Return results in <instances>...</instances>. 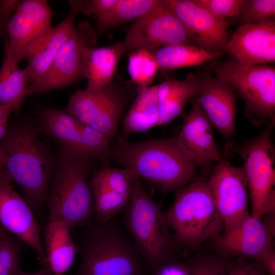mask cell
Here are the masks:
<instances>
[{
	"label": "cell",
	"instance_id": "cell-1",
	"mask_svg": "<svg viewBox=\"0 0 275 275\" xmlns=\"http://www.w3.org/2000/svg\"><path fill=\"white\" fill-rule=\"evenodd\" d=\"M42 132L38 123L22 120L8 127L0 141L7 157L5 171L39 215L43 212L57 162L41 140Z\"/></svg>",
	"mask_w": 275,
	"mask_h": 275
},
{
	"label": "cell",
	"instance_id": "cell-2",
	"mask_svg": "<svg viewBox=\"0 0 275 275\" xmlns=\"http://www.w3.org/2000/svg\"><path fill=\"white\" fill-rule=\"evenodd\" d=\"M110 159L147 180L163 194L175 191L196 176V167L177 136L130 142L119 136L110 146Z\"/></svg>",
	"mask_w": 275,
	"mask_h": 275
},
{
	"label": "cell",
	"instance_id": "cell-3",
	"mask_svg": "<svg viewBox=\"0 0 275 275\" xmlns=\"http://www.w3.org/2000/svg\"><path fill=\"white\" fill-rule=\"evenodd\" d=\"M91 158L60 146L45 200L47 219L57 218L70 229L93 222L94 205L89 178Z\"/></svg>",
	"mask_w": 275,
	"mask_h": 275
},
{
	"label": "cell",
	"instance_id": "cell-4",
	"mask_svg": "<svg viewBox=\"0 0 275 275\" xmlns=\"http://www.w3.org/2000/svg\"><path fill=\"white\" fill-rule=\"evenodd\" d=\"M75 242L80 256L74 275H144L146 263L113 221L82 227Z\"/></svg>",
	"mask_w": 275,
	"mask_h": 275
},
{
	"label": "cell",
	"instance_id": "cell-5",
	"mask_svg": "<svg viewBox=\"0 0 275 275\" xmlns=\"http://www.w3.org/2000/svg\"><path fill=\"white\" fill-rule=\"evenodd\" d=\"M124 221L131 240L153 270L174 258L178 244L171 232L165 212L145 190L141 179L134 174Z\"/></svg>",
	"mask_w": 275,
	"mask_h": 275
},
{
	"label": "cell",
	"instance_id": "cell-6",
	"mask_svg": "<svg viewBox=\"0 0 275 275\" xmlns=\"http://www.w3.org/2000/svg\"><path fill=\"white\" fill-rule=\"evenodd\" d=\"M175 192L165 214L178 245L194 249L221 234L223 222L207 181L195 176Z\"/></svg>",
	"mask_w": 275,
	"mask_h": 275
},
{
	"label": "cell",
	"instance_id": "cell-7",
	"mask_svg": "<svg viewBox=\"0 0 275 275\" xmlns=\"http://www.w3.org/2000/svg\"><path fill=\"white\" fill-rule=\"evenodd\" d=\"M244 101V114L254 125L275 124V68L265 65H243L235 59L226 60L213 68Z\"/></svg>",
	"mask_w": 275,
	"mask_h": 275
},
{
	"label": "cell",
	"instance_id": "cell-8",
	"mask_svg": "<svg viewBox=\"0 0 275 275\" xmlns=\"http://www.w3.org/2000/svg\"><path fill=\"white\" fill-rule=\"evenodd\" d=\"M274 126H266L257 136L240 145L228 143L225 146L226 154H238L242 159L250 214L258 218L275 210V152L271 141Z\"/></svg>",
	"mask_w": 275,
	"mask_h": 275
},
{
	"label": "cell",
	"instance_id": "cell-9",
	"mask_svg": "<svg viewBox=\"0 0 275 275\" xmlns=\"http://www.w3.org/2000/svg\"><path fill=\"white\" fill-rule=\"evenodd\" d=\"M137 93L138 88L130 80H123L116 73L97 92L76 91L65 111L110 141L117 134L123 113Z\"/></svg>",
	"mask_w": 275,
	"mask_h": 275
},
{
	"label": "cell",
	"instance_id": "cell-10",
	"mask_svg": "<svg viewBox=\"0 0 275 275\" xmlns=\"http://www.w3.org/2000/svg\"><path fill=\"white\" fill-rule=\"evenodd\" d=\"M97 36L87 21L78 23L63 44L47 71L28 85V96L41 94L70 86L84 78V60L86 50L95 47Z\"/></svg>",
	"mask_w": 275,
	"mask_h": 275
},
{
	"label": "cell",
	"instance_id": "cell-11",
	"mask_svg": "<svg viewBox=\"0 0 275 275\" xmlns=\"http://www.w3.org/2000/svg\"><path fill=\"white\" fill-rule=\"evenodd\" d=\"M38 123L42 132L60 146L105 163L111 160L110 141L65 110L41 108Z\"/></svg>",
	"mask_w": 275,
	"mask_h": 275
},
{
	"label": "cell",
	"instance_id": "cell-12",
	"mask_svg": "<svg viewBox=\"0 0 275 275\" xmlns=\"http://www.w3.org/2000/svg\"><path fill=\"white\" fill-rule=\"evenodd\" d=\"M124 53L139 49L154 50L177 45H194L168 0L159 3L127 29L121 41Z\"/></svg>",
	"mask_w": 275,
	"mask_h": 275
},
{
	"label": "cell",
	"instance_id": "cell-13",
	"mask_svg": "<svg viewBox=\"0 0 275 275\" xmlns=\"http://www.w3.org/2000/svg\"><path fill=\"white\" fill-rule=\"evenodd\" d=\"M207 182L223 222V232L250 215L248 185L242 167L233 166L223 157L217 162Z\"/></svg>",
	"mask_w": 275,
	"mask_h": 275
},
{
	"label": "cell",
	"instance_id": "cell-14",
	"mask_svg": "<svg viewBox=\"0 0 275 275\" xmlns=\"http://www.w3.org/2000/svg\"><path fill=\"white\" fill-rule=\"evenodd\" d=\"M52 12L47 1L19 2L6 25V43L17 63L26 58L37 42L52 28Z\"/></svg>",
	"mask_w": 275,
	"mask_h": 275
},
{
	"label": "cell",
	"instance_id": "cell-15",
	"mask_svg": "<svg viewBox=\"0 0 275 275\" xmlns=\"http://www.w3.org/2000/svg\"><path fill=\"white\" fill-rule=\"evenodd\" d=\"M12 182L5 171L0 178V226L33 248L40 264L47 266L41 228L31 206L15 190Z\"/></svg>",
	"mask_w": 275,
	"mask_h": 275
},
{
	"label": "cell",
	"instance_id": "cell-16",
	"mask_svg": "<svg viewBox=\"0 0 275 275\" xmlns=\"http://www.w3.org/2000/svg\"><path fill=\"white\" fill-rule=\"evenodd\" d=\"M194 44L221 56L226 52L228 24L196 0H168Z\"/></svg>",
	"mask_w": 275,
	"mask_h": 275
},
{
	"label": "cell",
	"instance_id": "cell-17",
	"mask_svg": "<svg viewBox=\"0 0 275 275\" xmlns=\"http://www.w3.org/2000/svg\"><path fill=\"white\" fill-rule=\"evenodd\" d=\"M132 180L133 173L125 168L106 166L93 174L90 180L95 210L93 223H107L126 206L131 196Z\"/></svg>",
	"mask_w": 275,
	"mask_h": 275
},
{
	"label": "cell",
	"instance_id": "cell-18",
	"mask_svg": "<svg viewBox=\"0 0 275 275\" xmlns=\"http://www.w3.org/2000/svg\"><path fill=\"white\" fill-rule=\"evenodd\" d=\"M196 98L212 126L223 136L226 144L236 134L235 94L223 79L210 73L197 76Z\"/></svg>",
	"mask_w": 275,
	"mask_h": 275
},
{
	"label": "cell",
	"instance_id": "cell-19",
	"mask_svg": "<svg viewBox=\"0 0 275 275\" xmlns=\"http://www.w3.org/2000/svg\"><path fill=\"white\" fill-rule=\"evenodd\" d=\"M273 237L261 218L250 214L212 240L216 249L224 255L251 258L258 262L274 250Z\"/></svg>",
	"mask_w": 275,
	"mask_h": 275
},
{
	"label": "cell",
	"instance_id": "cell-20",
	"mask_svg": "<svg viewBox=\"0 0 275 275\" xmlns=\"http://www.w3.org/2000/svg\"><path fill=\"white\" fill-rule=\"evenodd\" d=\"M226 52L243 65L275 62V21L240 24L229 36Z\"/></svg>",
	"mask_w": 275,
	"mask_h": 275
},
{
	"label": "cell",
	"instance_id": "cell-21",
	"mask_svg": "<svg viewBox=\"0 0 275 275\" xmlns=\"http://www.w3.org/2000/svg\"><path fill=\"white\" fill-rule=\"evenodd\" d=\"M192 107L185 115L179 134L178 142L196 168L217 162L224 157L215 142L213 126L196 98Z\"/></svg>",
	"mask_w": 275,
	"mask_h": 275
},
{
	"label": "cell",
	"instance_id": "cell-22",
	"mask_svg": "<svg viewBox=\"0 0 275 275\" xmlns=\"http://www.w3.org/2000/svg\"><path fill=\"white\" fill-rule=\"evenodd\" d=\"M70 10L65 18L42 37L29 52L28 65L23 69L28 85L40 78L47 71L63 44L73 34L74 21L80 7L78 0L69 1Z\"/></svg>",
	"mask_w": 275,
	"mask_h": 275
},
{
	"label": "cell",
	"instance_id": "cell-23",
	"mask_svg": "<svg viewBox=\"0 0 275 275\" xmlns=\"http://www.w3.org/2000/svg\"><path fill=\"white\" fill-rule=\"evenodd\" d=\"M70 228L64 221L48 220L43 231L47 267L53 275H64L72 266L76 253Z\"/></svg>",
	"mask_w": 275,
	"mask_h": 275
},
{
	"label": "cell",
	"instance_id": "cell-24",
	"mask_svg": "<svg viewBox=\"0 0 275 275\" xmlns=\"http://www.w3.org/2000/svg\"><path fill=\"white\" fill-rule=\"evenodd\" d=\"M124 54L121 42L106 46L88 48L84 60V76L87 80L85 90L91 93L97 92L109 84Z\"/></svg>",
	"mask_w": 275,
	"mask_h": 275
},
{
	"label": "cell",
	"instance_id": "cell-25",
	"mask_svg": "<svg viewBox=\"0 0 275 275\" xmlns=\"http://www.w3.org/2000/svg\"><path fill=\"white\" fill-rule=\"evenodd\" d=\"M198 87L197 76L193 74L182 80L170 79L157 85L159 126L168 124L181 115L187 103L197 95Z\"/></svg>",
	"mask_w": 275,
	"mask_h": 275
},
{
	"label": "cell",
	"instance_id": "cell-26",
	"mask_svg": "<svg viewBox=\"0 0 275 275\" xmlns=\"http://www.w3.org/2000/svg\"><path fill=\"white\" fill-rule=\"evenodd\" d=\"M159 121L157 85L138 89V93L123 121V135L147 131L159 126Z\"/></svg>",
	"mask_w": 275,
	"mask_h": 275
},
{
	"label": "cell",
	"instance_id": "cell-27",
	"mask_svg": "<svg viewBox=\"0 0 275 275\" xmlns=\"http://www.w3.org/2000/svg\"><path fill=\"white\" fill-rule=\"evenodd\" d=\"M12 57L7 45L0 69V105L19 111L28 96V84L23 72Z\"/></svg>",
	"mask_w": 275,
	"mask_h": 275
},
{
	"label": "cell",
	"instance_id": "cell-28",
	"mask_svg": "<svg viewBox=\"0 0 275 275\" xmlns=\"http://www.w3.org/2000/svg\"><path fill=\"white\" fill-rule=\"evenodd\" d=\"M159 69L164 70L196 66L220 56L194 45L177 44L153 50Z\"/></svg>",
	"mask_w": 275,
	"mask_h": 275
},
{
	"label": "cell",
	"instance_id": "cell-29",
	"mask_svg": "<svg viewBox=\"0 0 275 275\" xmlns=\"http://www.w3.org/2000/svg\"><path fill=\"white\" fill-rule=\"evenodd\" d=\"M160 0H118L108 15L96 26L99 33L136 20L147 13Z\"/></svg>",
	"mask_w": 275,
	"mask_h": 275
},
{
	"label": "cell",
	"instance_id": "cell-30",
	"mask_svg": "<svg viewBox=\"0 0 275 275\" xmlns=\"http://www.w3.org/2000/svg\"><path fill=\"white\" fill-rule=\"evenodd\" d=\"M127 70L130 80L138 89L150 86L159 70L153 50L139 49L128 56Z\"/></svg>",
	"mask_w": 275,
	"mask_h": 275
},
{
	"label": "cell",
	"instance_id": "cell-31",
	"mask_svg": "<svg viewBox=\"0 0 275 275\" xmlns=\"http://www.w3.org/2000/svg\"><path fill=\"white\" fill-rule=\"evenodd\" d=\"M22 242L0 226V275H24L20 265Z\"/></svg>",
	"mask_w": 275,
	"mask_h": 275
},
{
	"label": "cell",
	"instance_id": "cell-32",
	"mask_svg": "<svg viewBox=\"0 0 275 275\" xmlns=\"http://www.w3.org/2000/svg\"><path fill=\"white\" fill-rule=\"evenodd\" d=\"M235 19L240 24L275 21V1L244 0L241 11Z\"/></svg>",
	"mask_w": 275,
	"mask_h": 275
},
{
	"label": "cell",
	"instance_id": "cell-33",
	"mask_svg": "<svg viewBox=\"0 0 275 275\" xmlns=\"http://www.w3.org/2000/svg\"><path fill=\"white\" fill-rule=\"evenodd\" d=\"M226 261L213 256H201L187 263L190 275H228Z\"/></svg>",
	"mask_w": 275,
	"mask_h": 275
},
{
	"label": "cell",
	"instance_id": "cell-34",
	"mask_svg": "<svg viewBox=\"0 0 275 275\" xmlns=\"http://www.w3.org/2000/svg\"><path fill=\"white\" fill-rule=\"evenodd\" d=\"M215 16L225 19L235 18L239 14L244 0H196Z\"/></svg>",
	"mask_w": 275,
	"mask_h": 275
},
{
	"label": "cell",
	"instance_id": "cell-35",
	"mask_svg": "<svg viewBox=\"0 0 275 275\" xmlns=\"http://www.w3.org/2000/svg\"><path fill=\"white\" fill-rule=\"evenodd\" d=\"M118 1V0L79 1L80 12L87 15H94L97 18V23L108 15Z\"/></svg>",
	"mask_w": 275,
	"mask_h": 275
},
{
	"label": "cell",
	"instance_id": "cell-36",
	"mask_svg": "<svg viewBox=\"0 0 275 275\" xmlns=\"http://www.w3.org/2000/svg\"><path fill=\"white\" fill-rule=\"evenodd\" d=\"M228 275H268L256 261L248 262L244 258L226 262Z\"/></svg>",
	"mask_w": 275,
	"mask_h": 275
},
{
	"label": "cell",
	"instance_id": "cell-37",
	"mask_svg": "<svg viewBox=\"0 0 275 275\" xmlns=\"http://www.w3.org/2000/svg\"><path fill=\"white\" fill-rule=\"evenodd\" d=\"M153 275H190L187 263L172 258L156 268Z\"/></svg>",
	"mask_w": 275,
	"mask_h": 275
},
{
	"label": "cell",
	"instance_id": "cell-38",
	"mask_svg": "<svg viewBox=\"0 0 275 275\" xmlns=\"http://www.w3.org/2000/svg\"><path fill=\"white\" fill-rule=\"evenodd\" d=\"M19 1H0V26L3 30L19 4Z\"/></svg>",
	"mask_w": 275,
	"mask_h": 275
},
{
	"label": "cell",
	"instance_id": "cell-39",
	"mask_svg": "<svg viewBox=\"0 0 275 275\" xmlns=\"http://www.w3.org/2000/svg\"><path fill=\"white\" fill-rule=\"evenodd\" d=\"M257 262L268 275H275L274 250Z\"/></svg>",
	"mask_w": 275,
	"mask_h": 275
},
{
	"label": "cell",
	"instance_id": "cell-40",
	"mask_svg": "<svg viewBox=\"0 0 275 275\" xmlns=\"http://www.w3.org/2000/svg\"><path fill=\"white\" fill-rule=\"evenodd\" d=\"M12 111L9 107L0 105V141L6 135L8 128V120Z\"/></svg>",
	"mask_w": 275,
	"mask_h": 275
},
{
	"label": "cell",
	"instance_id": "cell-41",
	"mask_svg": "<svg viewBox=\"0 0 275 275\" xmlns=\"http://www.w3.org/2000/svg\"><path fill=\"white\" fill-rule=\"evenodd\" d=\"M262 217H264V219L262 220L263 224L269 232L274 237L275 210L267 213Z\"/></svg>",
	"mask_w": 275,
	"mask_h": 275
},
{
	"label": "cell",
	"instance_id": "cell-42",
	"mask_svg": "<svg viewBox=\"0 0 275 275\" xmlns=\"http://www.w3.org/2000/svg\"><path fill=\"white\" fill-rule=\"evenodd\" d=\"M6 159L7 157L6 153L0 146V178L5 172V171H4V169H5Z\"/></svg>",
	"mask_w": 275,
	"mask_h": 275
},
{
	"label": "cell",
	"instance_id": "cell-43",
	"mask_svg": "<svg viewBox=\"0 0 275 275\" xmlns=\"http://www.w3.org/2000/svg\"><path fill=\"white\" fill-rule=\"evenodd\" d=\"M24 275H53V274L48 267L43 266V267L35 273H28L24 272Z\"/></svg>",
	"mask_w": 275,
	"mask_h": 275
},
{
	"label": "cell",
	"instance_id": "cell-44",
	"mask_svg": "<svg viewBox=\"0 0 275 275\" xmlns=\"http://www.w3.org/2000/svg\"><path fill=\"white\" fill-rule=\"evenodd\" d=\"M2 31H3V29H2V28L0 26V35H1Z\"/></svg>",
	"mask_w": 275,
	"mask_h": 275
}]
</instances>
